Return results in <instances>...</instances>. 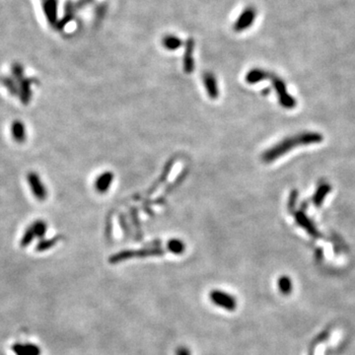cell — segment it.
<instances>
[{"label":"cell","instance_id":"1","mask_svg":"<svg viewBox=\"0 0 355 355\" xmlns=\"http://www.w3.org/2000/svg\"><path fill=\"white\" fill-rule=\"evenodd\" d=\"M322 141H323V136L320 133L304 132V133L295 135L293 137H288V138L280 141L278 144L267 149L261 155V160L265 163H271L297 146L311 145V144L320 143Z\"/></svg>","mask_w":355,"mask_h":355},{"label":"cell","instance_id":"2","mask_svg":"<svg viewBox=\"0 0 355 355\" xmlns=\"http://www.w3.org/2000/svg\"><path fill=\"white\" fill-rule=\"evenodd\" d=\"M166 254V250L157 247H148L140 250H125L118 252L117 254L111 255L109 257V262L112 264H116L122 262L124 260L133 258V257H147V256H160Z\"/></svg>","mask_w":355,"mask_h":355},{"label":"cell","instance_id":"3","mask_svg":"<svg viewBox=\"0 0 355 355\" xmlns=\"http://www.w3.org/2000/svg\"><path fill=\"white\" fill-rule=\"evenodd\" d=\"M209 298L213 304H215L216 306H218L224 310H227V311L236 310V299L232 295H230L224 291H221L218 289L211 290L209 293Z\"/></svg>","mask_w":355,"mask_h":355},{"label":"cell","instance_id":"4","mask_svg":"<svg viewBox=\"0 0 355 355\" xmlns=\"http://www.w3.org/2000/svg\"><path fill=\"white\" fill-rule=\"evenodd\" d=\"M27 181L34 197L38 201L44 202L48 197V192L45 185L42 182L41 177L36 172H29L27 176Z\"/></svg>","mask_w":355,"mask_h":355},{"label":"cell","instance_id":"5","mask_svg":"<svg viewBox=\"0 0 355 355\" xmlns=\"http://www.w3.org/2000/svg\"><path fill=\"white\" fill-rule=\"evenodd\" d=\"M42 6L48 23L56 28L58 24V0H42Z\"/></svg>","mask_w":355,"mask_h":355},{"label":"cell","instance_id":"6","mask_svg":"<svg viewBox=\"0 0 355 355\" xmlns=\"http://www.w3.org/2000/svg\"><path fill=\"white\" fill-rule=\"evenodd\" d=\"M194 51H195V41L193 38H189L185 44V52L183 59L184 71L187 74H192L195 70Z\"/></svg>","mask_w":355,"mask_h":355},{"label":"cell","instance_id":"7","mask_svg":"<svg viewBox=\"0 0 355 355\" xmlns=\"http://www.w3.org/2000/svg\"><path fill=\"white\" fill-rule=\"evenodd\" d=\"M38 80L35 78H24L19 84V98L23 105H28L33 96L32 86L33 84H38Z\"/></svg>","mask_w":355,"mask_h":355},{"label":"cell","instance_id":"8","mask_svg":"<svg viewBox=\"0 0 355 355\" xmlns=\"http://www.w3.org/2000/svg\"><path fill=\"white\" fill-rule=\"evenodd\" d=\"M273 86L275 88V91L277 92V95L279 98V103L282 107H284L286 109H292L296 106L295 100L291 96H289V94L286 92L285 85L283 84L282 81H280L279 79H274Z\"/></svg>","mask_w":355,"mask_h":355},{"label":"cell","instance_id":"9","mask_svg":"<svg viewBox=\"0 0 355 355\" xmlns=\"http://www.w3.org/2000/svg\"><path fill=\"white\" fill-rule=\"evenodd\" d=\"M255 17V13L254 10L252 8H247L245 9L239 16V18L237 19L235 24H234V31L235 32H242L246 29H248L252 23L254 22Z\"/></svg>","mask_w":355,"mask_h":355},{"label":"cell","instance_id":"10","mask_svg":"<svg viewBox=\"0 0 355 355\" xmlns=\"http://www.w3.org/2000/svg\"><path fill=\"white\" fill-rule=\"evenodd\" d=\"M115 179V175L113 172L111 171H106L104 173H102L95 181V189L99 194H106Z\"/></svg>","mask_w":355,"mask_h":355},{"label":"cell","instance_id":"11","mask_svg":"<svg viewBox=\"0 0 355 355\" xmlns=\"http://www.w3.org/2000/svg\"><path fill=\"white\" fill-rule=\"evenodd\" d=\"M203 80L206 92L208 94V97L212 100L217 99L219 96V90H218V84L215 75L211 72H205L203 76Z\"/></svg>","mask_w":355,"mask_h":355},{"label":"cell","instance_id":"12","mask_svg":"<svg viewBox=\"0 0 355 355\" xmlns=\"http://www.w3.org/2000/svg\"><path fill=\"white\" fill-rule=\"evenodd\" d=\"M296 221L298 223L299 226H301L302 228H304L310 235L314 238L319 237V232L316 229V227L314 226V224L311 222V220L304 214V212L300 211L296 214Z\"/></svg>","mask_w":355,"mask_h":355},{"label":"cell","instance_id":"13","mask_svg":"<svg viewBox=\"0 0 355 355\" xmlns=\"http://www.w3.org/2000/svg\"><path fill=\"white\" fill-rule=\"evenodd\" d=\"M11 133L13 139L18 143H23L26 140L27 132L26 126L21 120H14L11 125Z\"/></svg>","mask_w":355,"mask_h":355},{"label":"cell","instance_id":"14","mask_svg":"<svg viewBox=\"0 0 355 355\" xmlns=\"http://www.w3.org/2000/svg\"><path fill=\"white\" fill-rule=\"evenodd\" d=\"M184 45L182 39L176 35H167L164 36L162 39V46L165 50L170 51H174L179 50L182 46Z\"/></svg>","mask_w":355,"mask_h":355},{"label":"cell","instance_id":"15","mask_svg":"<svg viewBox=\"0 0 355 355\" xmlns=\"http://www.w3.org/2000/svg\"><path fill=\"white\" fill-rule=\"evenodd\" d=\"M13 352L16 355H41V349L35 345L31 344H25V345H15L12 348Z\"/></svg>","mask_w":355,"mask_h":355},{"label":"cell","instance_id":"16","mask_svg":"<svg viewBox=\"0 0 355 355\" xmlns=\"http://www.w3.org/2000/svg\"><path fill=\"white\" fill-rule=\"evenodd\" d=\"M175 162H176V159H175V158H172V159H170V160L167 162V164H166L165 167H164V171H163L162 175H161L160 178L156 181V183L153 184V186L150 188V190H149V192H148V195L151 196L152 194H154L155 191L166 181V179L168 178V176H169V174H170V172H171V170H172V168H173Z\"/></svg>","mask_w":355,"mask_h":355},{"label":"cell","instance_id":"17","mask_svg":"<svg viewBox=\"0 0 355 355\" xmlns=\"http://www.w3.org/2000/svg\"><path fill=\"white\" fill-rule=\"evenodd\" d=\"M269 77V74L261 69H252L246 75V81L249 84H255Z\"/></svg>","mask_w":355,"mask_h":355},{"label":"cell","instance_id":"18","mask_svg":"<svg viewBox=\"0 0 355 355\" xmlns=\"http://www.w3.org/2000/svg\"><path fill=\"white\" fill-rule=\"evenodd\" d=\"M0 82L12 96H19V84L12 76H1Z\"/></svg>","mask_w":355,"mask_h":355},{"label":"cell","instance_id":"19","mask_svg":"<svg viewBox=\"0 0 355 355\" xmlns=\"http://www.w3.org/2000/svg\"><path fill=\"white\" fill-rule=\"evenodd\" d=\"M330 192H331V187L328 184H323L322 186H320L313 198V203H314L315 206H318V207L321 206Z\"/></svg>","mask_w":355,"mask_h":355},{"label":"cell","instance_id":"20","mask_svg":"<svg viewBox=\"0 0 355 355\" xmlns=\"http://www.w3.org/2000/svg\"><path fill=\"white\" fill-rule=\"evenodd\" d=\"M167 250L174 254H182L186 251V245L180 239H172L167 243Z\"/></svg>","mask_w":355,"mask_h":355},{"label":"cell","instance_id":"21","mask_svg":"<svg viewBox=\"0 0 355 355\" xmlns=\"http://www.w3.org/2000/svg\"><path fill=\"white\" fill-rule=\"evenodd\" d=\"M60 240H61V236H55L51 239H43L38 243L36 250L38 252L48 251V250L51 249L53 246H55Z\"/></svg>","mask_w":355,"mask_h":355},{"label":"cell","instance_id":"22","mask_svg":"<svg viewBox=\"0 0 355 355\" xmlns=\"http://www.w3.org/2000/svg\"><path fill=\"white\" fill-rule=\"evenodd\" d=\"M278 288L280 292L284 295H289L293 289V284L291 279L288 276H281L278 279Z\"/></svg>","mask_w":355,"mask_h":355},{"label":"cell","instance_id":"23","mask_svg":"<svg viewBox=\"0 0 355 355\" xmlns=\"http://www.w3.org/2000/svg\"><path fill=\"white\" fill-rule=\"evenodd\" d=\"M31 226L34 229L36 238L43 239L45 237L48 230V225L44 220H36Z\"/></svg>","mask_w":355,"mask_h":355},{"label":"cell","instance_id":"24","mask_svg":"<svg viewBox=\"0 0 355 355\" xmlns=\"http://www.w3.org/2000/svg\"><path fill=\"white\" fill-rule=\"evenodd\" d=\"M11 73H12V77L19 83L22 79L25 78V73H24V67L21 63L19 62H14L11 66Z\"/></svg>","mask_w":355,"mask_h":355},{"label":"cell","instance_id":"25","mask_svg":"<svg viewBox=\"0 0 355 355\" xmlns=\"http://www.w3.org/2000/svg\"><path fill=\"white\" fill-rule=\"evenodd\" d=\"M35 238H36V234H35V232H34V229L32 228V226L28 227L27 230L25 231L24 235L22 237V239H21V242H20L21 247H22V248L28 247V246L33 242V240H34Z\"/></svg>","mask_w":355,"mask_h":355},{"label":"cell","instance_id":"26","mask_svg":"<svg viewBox=\"0 0 355 355\" xmlns=\"http://www.w3.org/2000/svg\"><path fill=\"white\" fill-rule=\"evenodd\" d=\"M187 173H188V170L187 169H185L181 174H180V176L179 177H177V179H176V181L173 183V184H171V185H169L168 186V188L166 189V191H165V195H169L170 193H172V191L174 190V189H176V188H178L182 183H183V181L186 179V177H187Z\"/></svg>","mask_w":355,"mask_h":355},{"label":"cell","instance_id":"27","mask_svg":"<svg viewBox=\"0 0 355 355\" xmlns=\"http://www.w3.org/2000/svg\"><path fill=\"white\" fill-rule=\"evenodd\" d=\"M130 216H131V221L134 225V228L136 229L137 234L140 236V223H139V219H138V214H137V210L136 208H131L130 209Z\"/></svg>","mask_w":355,"mask_h":355},{"label":"cell","instance_id":"28","mask_svg":"<svg viewBox=\"0 0 355 355\" xmlns=\"http://www.w3.org/2000/svg\"><path fill=\"white\" fill-rule=\"evenodd\" d=\"M119 224H120V226H121V229H122L124 235H125V236H129V234H130V229H129V227H128V224L126 223L125 216H124L123 214H120V215H119Z\"/></svg>","mask_w":355,"mask_h":355},{"label":"cell","instance_id":"29","mask_svg":"<svg viewBox=\"0 0 355 355\" xmlns=\"http://www.w3.org/2000/svg\"><path fill=\"white\" fill-rule=\"evenodd\" d=\"M297 200V191H293L290 194V198H289V203H288V207L289 209H293L294 208V204H295V201Z\"/></svg>","mask_w":355,"mask_h":355},{"label":"cell","instance_id":"30","mask_svg":"<svg viewBox=\"0 0 355 355\" xmlns=\"http://www.w3.org/2000/svg\"><path fill=\"white\" fill-rule=\"evenodd\" d=\"M176 355H191V352L189 349H187L186 347H180L177 352H176Z\"/></svg>","mask_w":355,"mask_h":355},{"label":"cell","instance_id":"31","mask_svg":"<svg viewBox=\"0 0 355 355\" xmlns=\"http://www.w3.org/2000/svg\"><path fill=\"white\" fill-rule=\"evenodd\" d=\"M91 2H92V0H78V1H76L74 4H75L76 9H79V8H81V7H83V6L87 5V4H89V3H91Z\"/></svg>","mask_w":355,"mask_h":355}]
</instances>
